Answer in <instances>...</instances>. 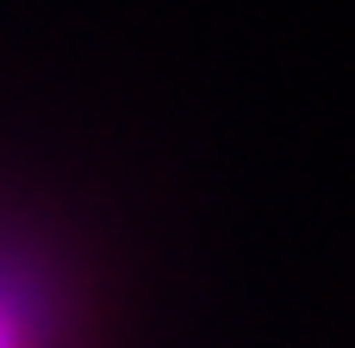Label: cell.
Instances as JSON below:
<instances>
[{"label": "cell", "instance_id": "6da1fadb", "mask_svg": "<svg viewBox=\"0 0 355 348\" xmlns=\"http://www.w3.org/2000/svg\"><path fill=\"white\" fill-rule=\"evenodd\" d=\"M0 348H31V336H25V324H19V311L0 299Z\"/></svg>", "mask_w": 355, "mask_h": 348}]
</instances>
